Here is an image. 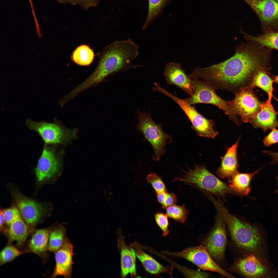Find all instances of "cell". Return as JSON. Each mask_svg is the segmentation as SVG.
<instances>
[{
    "mask_svg": "<svg viewBox=\"0 0 278 278\" xmlns=\"http://www.w3.org/2000/svg\"><path fill=\"white\" fill-rule=\"evenodd\" d=\"M234 54L219 64L205 67L196 68L189 75L202 78L216 89L235 93L249 86L255 73L260 70L271 69V49L256 42L249 41L237 46Z\"/></svg>",
    "mask_w": 278,
    "mask_h": 278,
    "instance_id": "1",
    "label": "cell"
},
{
    "mask_svg": "<svg viewBox=\"0 0 278 278\" xmlns=\"http://www.w3.org/2000/svg\"><path fill=\"white\" fill-rule=\"evenodd\" d=\"M138 54V46L130 39L112 43L101 51L97 68L79 85V89L83 91L97 85L110 74L140 67L131 63Z\"/></svg>",
    "mask_w": 278,
    "mask_h": 278,
    "instance_id": "2",
    "label": "cell"
},
{
    "mask_svg": "<svg viewBox=\"0 0 278 278\" xmlns=\"http://www.w3.org/2000/svg\"><path fill=\"white\" fill-rule=\"evenodd\" d=\"M212 202L224 220L235 246L245 255L255 251L260 240L257 228L230 214L220 201L214 198Z\"/></svg>",
    "mask_w": 278,
    "mask_h": 278,
    "instance_id": "3",
    "label": "cell"
},
{
    "mask_svg": "<svg viewBox=\"0 0 278 278\" xmlns=\"http://www.w3.org/2000/svg\"><path fill=\"white\" fill-rule=\"evenodd\" d=\"M188 171L181 169L184 173L182 177H175L172 182L179 181L189 184L208 194H213L219 199L224 200L228 194H236L226 183L210 172L205 164H195V168Z\"/></svg>",
    "mask_w": 278,
    "mask_h": 278,
    "instance_id": "4",
    "label": "cell"
},
{
    "mask_svg": "<svg viewBox=\"0 0 278 278\" xmlns=\"http://www.w3.org/2000/svg\"><path fill=\"white\" fill-rule=\"evenodd\" d=\"M138 123L136 128L144 136V141H147L151 145L154 152L152 157L153 160L157 161L163 156L166 152L165 145L172 141V137L166 133L162 129L163 124L155 123L151 117L150 112H140L138 109Z\"/></svg>",
    "mask_w": 278,
    "mask_h": 278,
    "instance_id": "5",
    "label": "cell"
},
{
    "mask_svg": "<svg viewBox=\"0 0 278 278\" xmlns=\"http://www.w3.org/2000/svg\"><path fill=\"white\" fill-rule=\"evenodd\" d=\"M191 78L193 94L185 99L191 105L199 103L210 104L222 109L229 118L238 126L241 122L231 109L229 101L225 100L219 97L215 92L214 88L209 83L198 78Z\"/></svg>",
    "mask_w": 278,
    "mask_h": 278,
    "instance_id": "6",
    "label": "cell"
},
{
    "mask_svg": "<svg viewBox=\"0 0 278 278\" xmlns=\"http://www.w3.org/2000/svg\"><path fill=\"white\" fill-rule=\"evenodd\" d=\"M11 187V193L17 207L28 226L36 225L50 214L52 208L49 203L37 202L24 196L16 188Z\"/></svg>",
    "mask_w": 278,
    "mask_h": 278,
    "instance_id": "7",
    "label": "cell"
},
{
    "mask_svg": "<svg viewBox=\"0 0 278 278\" xmlns=\"http://www.w3.org/2000/svg\"><path fill=\"white\" fill-rule=\"evenodd\" d=\"M154 89L155 91H159L170 98L179 105L190 120L192 128L198 136L214 138L218 135V132L215 128L214 121L205 118L199 114L185 99H182L177 97L158 84L155 85Z\"/></svg>",
    "mask_w": 278,
    "mask_h": 278,
    "instance_id": "8",
    "label": "cell"
},
{
    "mask_svg": "<svg viewBox=\"0 0 278 278\" xmlns=\"http://www.w3.org/2000/svg\"><path fill=\"white\" fill-rule=\"evenodd\" d=\"M51 145L44 144L41 154L34 169L37 182L40 185L54 183L60 173L59 159Z\"/></svg>",
    "mask_w": 278,
    "mask_h": 278,
    "instance_id": "9",
    "label": "cell"
},
{
    "mask_svg": "<svg viewBox=\"0 0 278 278\" xmlns=\"http://www.w3.org/2000/svg\"><path fill=\"white\" fill-rule=\"evenodd\" d=\"M163 253L171 257L185 259L203 270L216 272L228 278L235 277L217 264L203 245L187 248L179 252L165 251Z\"/></svg>",
    "mask_w": 278,
    "mask_h": 278,
    "instance_id": "10",
    "label": "cell"
},
{
    "mask_svg": "<svg viewBox=\"0 0 278 278\" xmlns=\"http://www.w3.org/2000/svg\"><path fill=\"white\" fill-rule=\"evenodd\" d=\"M226 225L223 218L217 212L212 228L202 242L215 261H224L227 239Z\"/></svg>",
    "mask_w": 278,
    "mask_h": 278,
    "instance_id": "11",
    "label": "cell"
},
{
    "mask_svg": "<svg viewBox=\"0 0 278 278\" xmlns=\"http://www.w3.org/2000/svg\"><path fill=\"white\" fill-rule=\"evenodd\" d=\"M258 17L263 34L278 32V0H243Z\"/></svg>",
    "mask_w": 278,
    "mask_h": 278,
    "instance_id": "12",
    "label": "cell"
},
{
    "mask_svg": "<svg viewBox=\"0 0 278 278\" xmlns=\"http://www.w3.org/2000/svg\"><path fill=\"white\" fill-rule=\"evenodd\" d=\"M249 86L243 87L234 94V98L229 101L231 109L241 120L250 123L259 110L260 103Z\"/></svg>",
    "mask_w": 278,
    "mask_h": 278,
    "instance_id": "13",
    "label": "cell"
},
{
    "mask_svg": "<svg viewBox=\"0 0 278 278\" xmlns=\"http://www.w3.org/2000/svg\"><path fill=\"white\" fill-rule=\"evenodd\" d=\"M25 125L30 129L36 132L45 144L53 145L64 143L74 136V132L64 129L55 121L51 123L43 121L36 122L28 119Z\"/></svg>",
    "mask_w": 278,
    "mask_h": 278,
    "instance_id": "14",
    "label": "cell"
},
{
    "mask_svg": "<svg viewBox=\"0 0 278 278\" xmlns=\"http://www.w3.org/2000/svg\"><path fill=\"white\" fill-rule=\"evenodd\" d=\"M231 270L247 278H257L267 272L266 267L253 253L245 254L235 260L231 266Z\"/></svg>",
    "mask_w": 278,
    "mask_h": 278,
    "instance_id": "15",
    "label": "cell"
},
{
    "mask_svg": "<svg viewBox=\"0 0 278 278\" xmlns=\"http://www.w3.org/2000/svg\"><path fill=\"white\" fill-rule=\"evenodd\" d=\"M73 244L66 237L62 247L55 253L56 264L52 277L59 275L66 278L71 277L73 262Z\"/></svg>",
    "mask_w": 278,
    "mask_h": 278,
    "instance_id": "16",
    "label": "cell"
},
{
    "mask_svg": "<svg viewBox=\"0 0 278 278\" xmlns=\"http://www.w3.org/2000/svg\"><path fill=\"white\" fill-rule=\"evenodd\" d=\"M164 75L169 84L177 86L190 96L192 95L191 78L186 74L179 64L175 62L167 64Z\"/></svg>",
    "mask_w": 278,
    "mask_h": 278,
    "instance_id": "17",
    "label": "cell"
},
{
    "mask_svg": "<svg viewBox=\"0 0 278 278\" xmlns=\"http://www.w3.org/2000/svg\"><path fill=\"white\" fill-rule=\"evenodd\" d=\"M255 128H259L266 132L267 130L278 127L276 113L271 103L268 99L260 103V108L250 122Z\"/></svg>",
    "mask_w": 278,
    "mask_h": 278,
    "instance_id": "18",
    "label": "cell"
},
{
    "mask_svg": "<svg viewBox=\"0 0 278 278\" xmlns=\"http://www.w3.org/2000/svg\"><path fill=\"white\" fill-rule=\"evenodd\" d=\"M240 138L234 144L228 148L226 154L222 157L220 166L216 172L221 178H231L238 172L239 166L237 152Z\"/></svg>",
    "mask_w": 278,
    "mask_h": 278,
    "instance_id": "19",
    "label": "cell"
},
{
    "mask_svg": "<svg viewBox=\"0 0 278 278\" xmlns=\"http://www.w3.org/2000/svg\"><path fill=\"white\" fill-rule=\"evenodd\" d=\"M136 256L142 263L146 271L154 275L162 273L171 274L173 267L171 266H165L159 263L150 256L145 253L137 243L132 244Z\"/></svg>",
    "mask_w": 278,
    "mask_h": 278,
    "instance_id": "20",
    "label": "cell"
},
{
    "mask_svg": "<svg viewBox=\"0 0 278 278\" xmlns=\"http://www.w3.org/2000/svg\"><path fill=\"white\" fill-rule=\"evenodd\" d=\"M119 244L122 276L125 277L129 274L135 276L136 256L134 249L132 247L127 245L122 238L119 239Z\"/></svg>",
    "mask_w": 278,
    "mask_h": 278,
    "instance_id": "21",
    "label": "cell"
},
{
    "mask_svg": "<svg viewBox=\"0 0 278 278\" xmlns=\"http://www.w3.org/2000/svg\"><path fill=\"white\" fill-rule=\"evenodd\" d=\"M53 227L35 230L29 242L30 251L41 256L46 253L48 250L49 239Z\"/></svg>",
    "mask_w": 278,
    "mask_h": 278,
    "instance_id": "22",
    "label": "cell"
},
{
    "mask_svg": "<svg viewBox=\"0 0 278 278\" xmlns=\"http://www.w3.org/2000/svg\"><path fill=\"white\" fill-rule=\"evenodd\" d=\"M7 234L10 242L15 241L21 246L26 241L29 233L28 226L19 213L10 224Z\"/></svg>",
    "mask_w": 278,
    "mask_h": 278,
    "instance_id": "23",
    "label": "cell"
},
{
    "mask_svg": "<svg viewBox=\"0 0 278 278\" xmlns=\"http://www.w3.org/2000/svg\"><path fill=\"white\" fill-rule=\"evenodd\" d=\"M259 169L250 173H242L238 172L229 181V187L236 194L246 196L251 189L250 183L253 177L259 172Z\"/></svg>",
    "mask_w": 278,
    "mask_h": 278,
    "instance_id": "24",
    "label": "cell"
},
{
    "mask_svg": "<svg viewBox=\"0 0 278 278\" xmlns=\"http://www.w3.org/2000/svg\"><path fill=\"white\" fill-rule=\"evenodd\" d=\"M268 71L264 70L257 71L253 75L249 86L252 89L258 87L268 95V99L271 100L273 91V81L268 75Z\"/></svg>",
    "mask_w": 278,
    "mask_h": 278,
    "instance_id": "25",
    "label": "cell"
},
{
    "mask_svg": "<svg viewBox=\"0 0 278 278\" xmlns=\"http://www.w3.org/2000/svg\"><path fill=\"white\" fill-rule=\"evenodd\" d=\"M240 31L246 40L257 42L272 50H278V32H269L254 36L246 33L242 28Z\"/></svg>",
    "mask_w": 278,
    "mask_h": 278,
    "instance_id": "26",
    "label": "cell"
},
{
    "mask_svg": "<svg viewBox=\"0 0 278 278\" xmlns=\"http://www.w3.org/2000/svg\"><path fill=\"white\" fill-rule=\"evenodd\" d=\"M66 229L62 224L53 226L49 236L48 250L55 253L63 246L66 238Z\"/></svg>",
    "mask_w": 278,
    "mask_h": 278,
    "instance_id": "27",
    "label": "cell"
},
{
    "mask_svg": "<svg viewBox=\"0 0 278 278\" xmlns=\"http://www.w3.org/2000/svg\"><path fill=\"white\" fill-rule=\"evenodd\" d=\"M94 57L93 50L88 46L81 45L74 50L72 56L73 61L81 66H87L92 62Z\"/></svg>",
    "mask_w": 278,
    "mask_h": 278,
    "instance_id": "28",
    "label": "cell"
},
{
    "mask_svg": "<svg viewBox=\"0 0 278 278\" xmlns=\"http://www.w3.org/2000/svg\"><path fill=\"white\" fill-rule=\"evenodd\" d=\"M148 12L142 29H145L158 15L167 3V0H148Z\"/></svg>",
    "mask_w": 278,
    "mask_h": 278,
    "instance_id": "29",
    "label": "cell"
},
{
    "mask_svg": "<svg viewBox=\"0 0 278 278\" xmlns=\"http://www.w3.org/2000/svg\"><path fill=\"white\" fill-rule=\"evenodd\" d=\"M166 209V214L168 217L180 223H183L185 222L189 213V211L186 208L184 204L182 206L174 204Z\"/></svg>",
    "mask_w": 278,
    "mask_h": 278,
    "instance_id": "30",
    "label": "cell"
},
{
    "mask_svg": "<svg viewBox=\"0 0 278 278\" xmlns=\"http://www.w3.org/2000/svg\"><path fill=\"white\" fill-rule=\"evenodd\" d=\"M24 253L25 252L23 251L19 250L12 245H7L1 251L0 265L11 261Z\"/></svg>",
    "mask_w": 278,
    "mask_h": 278,
    "instance_id": "31",
    "label": "cell"
},
{
    "mask_svg": "<svg viewBox=\"0 0 278 278\" xmlns=\"http://www.w3.org/2000/svg\"><path fill=\"white\" fill-rule=\"evenodd\" d=\"M147 182L152 186L156 193L167 191L166 185L160 176L152 172L146 177Z\"/></svg>",
    "mask_w": 278,
    "mask_h": 278,
    "instance_id": "32",
    "label": "cell"
},
{
    "mask_svg": "<svg viewBox=\"0 0 278 278\" xmlns=\"http://www.w3.org/2000/svg\"><path fill=\"white\" fill-rule=\"evenodd\" d=\"M154 217L157 224L162 231V236H166L169 232L168 228L169 224L168 216L166 214L159 212L154 214Z\"/></svg>",
    "mask_w": 278,
    "mask_h": 278,
    "instance_id": "33",
    "label": "cell"
},
{
    "mask_svg": "<svg viewBox=\"0 0 278 278\" xmlns=\"http://www.w3.org/2000/svg\"><path fill=\"white\" fill-rule=\"evenodd\" d=\"M1 210L5 223L9 226L16 216L20 213L17 207L15 206Z\"/></svg>",
    "mask_w": 278,
    "mask_h": 278,
    "instance_id": "34",
    "label": "cell"
},
{
    "mask_svg": "<svg viewBox=\"0 0 278 278\" xmlns=\"http://www.w3.org/2000/svg\"><path fill=\"white\" fill-rule=\"evenodd\" d=\"M263 142L267 147L278 142V130L275 128H272L270 133L264 138Z\"/></svg>",
    "mask_w": 278,
    "mask_h": 278,
    "instance_id": "35",
    "label": "cell"
},
{
    "mask_svg": "<svg viewBox=\"0 0 278 278\" xmlns=\"http://www.w3.org/2000/svg\"><path fill=\"white\" fill-rule=\"evenodd\" d=\"M177 202L176 196L173 193H170L167 192L164 205L162 207L166 209L169 206L176 204Z\"/></svg>",
    "mask_w": 278,
    "mask_h": 278,
    "instance_id": "36",
    "label": "cell"
},
{
    "mask_svg": "<svg viewBox=\"0 0 278 278\" xmlns=\"http://www.w3.org/2000/svg\"><path fill=\"white\" fill-rule=\"evenodd\" d=\"M78 4L84 9L87 10L90 7L96 6L100 0H77Z\"/></svg>",
    "mask_w": 278,
    "mask_h": 278,
    "instance_id": "37",
    "label": "cell"
},
{
    "mask_svg": "<svg viewBox=\"0 0 278 278\" xmlns=\"http://www.w3.org/2000/svg\"><path fill=\"white\" fill-rule=\"evenodd\" d=\"M271 157L272 159V161L270 164H276L278 163V152H274L272 151H264L262 152Z\"/></svg>",
    "mask_w": 278,
    "mask_h": 278,
    "instance_id": "38",
    "label": "cell"
},
{
    "mask_svg": "<svg viewBox=\"0 0 278 278\" xmlns=\"http://www.w3.org/2000/svg\"><path fill=\"white\" fill-rule=\"evenodd\" d=\"M167 191L156 193V196L158 202L162 207L164 205Z\"/></svg>",
    "mask_w": 278,
    "mask_h": 278,
    "instance_id": "39",
    "label": "cell"
},
{
    "mask_svg": "<svg viewBox=\"0 0 278 278\" xmlns=\"http://www.w3.org/2000/svg\"><path fill=\"white\" fill-rule=\"evenodd\" d=\"M5 223L2 212L1 210L0 213V229L1 232L6 233L7 232V230L4 227V224Z\"/></svg>",
    "mask_w": 278,
    "mask_h": 278,
    "instance_id": "40",
    "label": "cell"
},
{
    "mask_svg": "<svg viewBox=\"0 0 278 278\" xmlns=\"http://www.w3.org/2000/svg\"><path fill=\"white\" fill-rule=\"evenodd\" d=\"M58 2L63 3H68L75 5L78 4L77 0H56Z\"/></svg>",
    "mask_w": 278,
    "mask_h": 278,
    "instance_id": "41",
    "label": "cell"
},
{
    "mask_svg": "<svg viewBox=\"0 0 278 278\" xmlns=\"http://www.w3.org/2000/svg\"><path fill=\"white\" fill-rule=\"evenodd\" d=\"M276 178L277 179V185L276 186L277 187V188L275 190V191L274 193L276 194H278V177H276Z\"/></svg>",
    "mask_w": 278,
    "mask_h": 278,
    "instance_id": "42",
    "label": "cell"
},
{
    "mask_svg": "<svg viewBox=\"0 0 278 278\" xmlns=\"http://www.w3.org/2000/svg\"><path fill=\"white\" fill-rule=\"evenodd\" d=\"M274 80L276 82L278 83V75L275 77Z\"/></svg>",
    "mask_w": 278,
    "mask_h": 278,
    "instance_id": "43",
    "label": "cell"
},
{
    "mask_svg": "<svg viewBox=\"0 0 278 278\" xmlns=\"http://www.w3.org/2000/svg\"><path fill=\"white\" fill-rule=\"evenodd\" d=\"M32 1V0H29V1L30 2H31Z\"/></svg>",
    "mask_w": 278,
    "mask_h": 278,
    "instance_id": "44",
    "label": "cell"
}]
</instances>
